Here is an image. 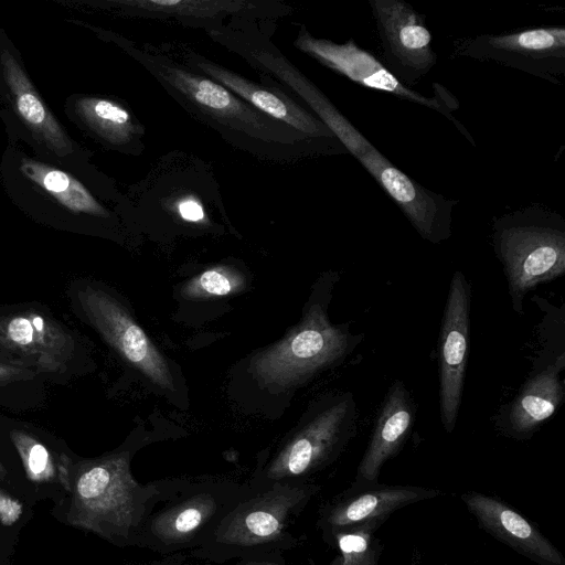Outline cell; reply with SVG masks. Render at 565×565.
Wrapping results in <instances>:
<instances>
[{"label":"cell","mask_w":565,"mask_h":565,"mask_svg":"<svg viewBox=\"0 0 565 565\" xmlns=\"http://www.w3.org/2000/svg\"><path fill=\"white\" fill-rule=\"evenodd\" d=\"M492 243L518 315L530 290L565 271V221L554 211L530 206L494 218Z\"/></svg>","instance_id":"obj_1"},{"label":"cell","mask_w":565,"mask_h":565,"mask_svg":"<svg viewBox=\"0 0 565 565\" xmlns=\"http://www.w3.org/2000/svg\"><path fill=\"white\" fill-rule=\"evenodd\" d=\"M58 470L71 491V524L100 534L130 526L136 484L125 454L76 463L62 455Z\"/></svg>","instance_id":"obj_2"},{"label":"cell","mask_w":565,"mask_h":565,"mask_svg":"<svg viewBox=\"0 0 565 565\" xmlns=\"http://www.w3.org/2000/svg\"><path fill=\"white\" fill-rule=\"evenodd\" d=\"M362 341L348 326L332 324L315 302L285 339L255 356L253 371L265 384H295L341 362Z\"/></svg>","instance_id":"obj_3"},{"label":"cell","mask_w":565,"mask_h":565,"mask_svg":"<svg viewBox=\"0 0 565 565\" xmlns=\"http://www.w3.org/2000/svg\"><path fill=\"white\" fill-rule=\"evenodd\" d=\"M141 62L164 85L195 106L200 113L252 138L282 143L310 139L262 114L221 84L188 71L166 57L141 52Z\"/></svg>","instance_id":"obj_4"},{"label":"cell","mask_w":565,"mask_h":565,"mask_svg":"<svg viewBox=\"0 0 565 565\" xmlns=\"http://www.w3.org/2000/svg\"><path fill=\"white\" fill-rule=\"evenodd\" d=\"M295 46L320 64L348 77L359 85L393 94L405 100L436 110L451 120L461 134L475 145L473 139L462 125L454 117L459 108L455 95L440 84H435L434 96H424L402 83L380 60L372 53L361 49L353 39L339 44L330 40L313 36L301 28Z\"/></svg>","instance_id":"obj_5"},{"label":"cell","mask_w":565,"mask_h":565,"mask_svg":"<svg viewBox=\"0 0 565 565\" xmlns=\"http://www.w3.org/2000/svg\"><path fill=\"white\" fill-rule=\"evenodd\" d=\"M458 54L492 61L559 85L565 76V28L482 34L466 41Z\"/></svg>","instance_id":"obj_6"},{"label":"cell","mask_w":565,"mask_h":565,"mask_svg":"<svg viewBox=\"0 0 565 565\" xmlns=\"http://www.w3.org/2000/svg\"><path fill=\"white\" fill-rule=\"evenodd\" d=\"M77 299L90 324L122 359L161 388L173 390L163 355L114 297L85 286L77 291Z\"/></svg>","instance_id":"obj_7"},{"label":"cell","mask_w":565,"mask_h":565,"mask_svg":"<svg viewBox=\"0 0 565 565\" xmlns=\"http://www.w3.org/2000/svg\"><path fill=\"white\" fill-rule=\"evenodd\" d=\"M356 416V404L350 392L326 402L279 454L270 476L301 475L335 457L355 435Z\"/></svg>","instance_id":"obj_8"},{"label":"cell","mask_w":565,"mask_h":565,"mask_svg":"<svg viewBox=\"0 0 565 565\" xmlns=\"http://www.w3.org/2000/svg\"><path fill=\"white\" fill-rule=\"evenodd\" d=\"M471 288L466 276L452 275L439 334V411L444 429L454 431L462 398L469 352Z\"/></svg>","instance_id":"obj_9"},{"label":"cell","mask_w":565,"mask_h":565,"mask_svg":"<svg viewBox=\"0 0 565 565\" xmlns=\"http://www.w3.org/2000/svg\"><path fill=\"white\" fill-rule=\"evenodd\" d=\"M370 6L387 68L404 84L426 75L437 55L425 17L402 0H371Z\"/></svg>","instance_id":"obj_10"},{"label":"cell","mask_w":565,"mask_h":565,"mask_svg":"<svg viewBox=\"0 0 565 565\" xmlns=\"http://www.w3.org/2000/svg\"><path fill=\"white\" fill-rule=\"evenodd\" d=\"M355 158L396 203L422 238L439 244L451 236L452 209L457 201L417 183L373 145Z\"/></svg>","instance_id":"obj_11"},{"label":"cell","mask_w":565,"mask_h":565,"mask_svg":"<svg viewBox=\"0 0 565 565\" xmlns=\"http://www.w3.org/2000/svg\"><path fill=\"white\" fill-rule=\"evenodd\" d=\"M0 351L35 372L64 373L74 356L75 341L52 317L26 310L0 317Z\"/></svg>","instance_id":"obj_12"},{"label":"cell","mask_w":565,"mask_h":565,"mask_svg":"<svg viewBox=\"0 0 565 565\" xmlns=\"http://www.w3.org/2000/svg\"><path fill=\"white\" fill-rule=\"evenodd\" d=\"M188 63L209 78L221 84L248 105L310 139L338 140L316 116L285 94L260 86L204 57L188 53Z\"/></svg>","instance_id":"obj_13"},{"label":"cell","mask_w":565,"mask_h":565,"mask_svg":"<svg viewBox=\"0 0 565 565\" xmlns=\"http://www.w3.org/2000/svg\"><path fill=\"white\" fill-rule=\"evenodd\" d=\"M461 499L484 531L518 553L540 565H565L564 556L550 540L504 501L472 491Z\"/></svg>","instance_id":"obj_14"},{"label":"cell","mask_w":565,"mask_h":565,"mask_svg":"<svg viewBox=\"0 0 565 565\" xmlns=\"http://www.w3.org/2000/svg\"><path fill=\"white\" fill-rule=\"evenodd\" d=\"M564 367L565 355L561 352L530 374L516 396L500 412L497 426L504 435L530 438L555 413L565 395L561 381Z\"/></svg>","instance_id":"obj_15"},{"label":"cell","mask_w":565,"mask_h":565,"mask_svg":"<svg viewBox=\"0 0 565 565\" xmlns=\"http://www.w3.org/2000/svg\"><path fill=\"white\" fill-rule=\"evenodd\" d=\"M416 412V403L404 382L394 380L384 396L354 483L379 482L383 465L396 456L406 441L415 424Z\"/></svg>","instance_id":"obj_16"},{"label":"cell","mask_w":565,"mask_h":565,"mask_svg":"<svg viewBox=\"0 0 565 565\" xmlns=\"http://www.w3.org/2000/svg\"><path fill=\"white\" fill-rule=\"evenodd\" d=\"M244 56L294 89L354 157L372 143L335 108L328 97L279 52L264 46L247 50Z\"/></svg>","instance_id":"obj_17"},{"label":"cell","mask_w":565,"mask_h":565,"mask_svg":"<svg viewBox=\"0 0 565 565\" xmlns=\"http://www.w3.org/2000/svg\"><path fill=\"white\" fill-rule=\"evenodd\" d=\"M440 494L439 490L417 486L354 483L329 512L327 522L335 531L374 519L386 520L403 507Z\"/></svg>","instance_id":"obj_18"},{"label":"cell","mask_w":565,"mask_h":565,"mask_svg":"<svg viewBox=\"0 0 565 565\" xmlns=\"http://www.w3.org/2000/svg\"><path fill=\"white\" fill-rule=\"evenodd\" d=\"M1 61L6 82L21 118L58 157L70 154L73 150L71 140L45 106L23 68L7 51L3 52Z\"/></svg>","instance_id":"obj_19"},{"label":"cell","mask_w":565,"mask_h":565,"mask_svg":"<svg viewBox=\"0 0 565 565\" xmlns=\"http://www.w3.org/2000/svg\"><path fill=\"white\" fill-rule=\"evenodd\" d=\"M20 170L70 211L108 216L103 205L70 173L32 159H23Z\"/></svg>","instance_id":"obj_20"},{"label":"cell","mask_w":565,"mask_h":565,"mask_svg":"<svg viewBox=\"0 0 565 565\" xmlns=\"http://www.w3.org/2000/svg\"><path fill=\"white\" fill-rule=\"evenodd\" d=\"M111 3L127 12L145 17L215 19L252 10L244 0H117Z\"/></svg>","instance_id":"obj_21"},{"label":"cell","mask_w":565,"mask_h":565,"mask_svg":"<svg viewBox=\"0 0 565 565\" xmlns=\"http://www.w3.org/2000/svg\"><path fill=\"white\" fill-rule=\"evenodd\" d=\"M75 108L81 119L110 143H127L138 132L130 113L110 99L83 97L77 99Z\"/></svg>","instance_id":"obj_22"},{"label":"cell","mask_w":565,"mask_h":565,"mask_svg":"<svg viewBox=\"0 0 565 565\" xmlns=\"http://www.w3.org/2000/svg\"><path fill=\"white\" fill-rule=\"evenodd\" d=\"M385 519H374L334 531L340 550L338 565H379L382 553L376 530Z\"/></svg>","instance_id":"obj_23"},{"label":"cell","mask_w":565,"mask_h":565,"mask_svg":"<svg viewBox=\"0 0 565 565\" xmlns=\"http://www.w3.org/2000/svg\"><path fill=\"white\" fill-rule=\"evenodd\" d=\"M10 439L15 447L26 477L34 482L52 481L57 473L51 451L32 435L13 429Z\"/></svg>","instance_id":"obj_24"},{"label":"cell","mask_w":565,"mask_h":565,"mask_svg":"<svg viewBox=\"0 0 565 565\" xmlns=\"http://www.w3.org/2000/svg\"><path fill=\"white\" fill-rule=\"evenodd\" d=\"M245 278L228 266L207 269L193 278L184 288L183 295L189 298L222 297L244 288Z\"/></svg>","instance_id":"obj_25"},{"label":"cell","mask_w":565,"mask_h":565,"mask_svg":"<svg viewBox=\"0 0 565 565\" xmlns=\"http://www.w3.org/2000/svg\"><path fill=\"white\" fill-rule=\"evenodd\" d=\"M281 522L277 513L269 510H255L249 512L244 519V526L247 533L259 539L277 534Z\"/></svg>","instance_id":"obj_26"},{"label":"cell","mask_w":565,"mask_h":565,"mask_svg":"<svg viewBox=\"0 0 565 565\" xmlns=\"http://www.w3.org/2000/svg\"><path fill=\"white\" fill-rule=\"evenodd\" d=\"M204 515V507L199 504L185 507L173 518L171 529L175 534H186L202 523Z\"/></svg>","instance_id":"obj_27"},{"label":"cell","mask_w":565,"mask_h":565,"mask_svg":"<svg viewBox=\"0 0 565 565\" xmlns=\"http://www.w3.org/2000/svg\"><path fill=\"white\" fill-rule=\"evenodd\" d=\"M35 375L36 372L28 366L0 362V386L14 382L29 381L34 379Z\"/></svg>","instance_id":"obj_28"},{"label":"cell","mask_w":565,"mask_h":565,"mask_svg":"<svg viewBox=\"0 0 565 565\" xmlns=\"http://www.w3.org/2000/svg\"><path fill=\"white\" fill-rule=\"evenodd\" d=\"M178 213L186 222L198 223L205 220L203 206L195 199L188 196L178 204Z\"/></svg>","instance_id":"obj_29"},{"label":"cell","mask_w":565,"mask_h":565,"mask_svg":"<svg viewBox=\"0 0 565 565\" xmlns=\"http://www.w3.org/2000/svg\"><path fill=\"white\" fill-rule=\"evenodd\" d=\"M20 515V505L11 499L0 494V520L6 524L15 521Z\"/></svg>","instance_id":"obj_30"},{"label":"cell","mask_w":565,"mask_h":565,"mask_svg":"<svg viewBox=\"0 0 565 565\" xmlns=\"http://www.w3.org/2000/svg\"><path fill=\"white\" fill-rule=\"evenodd\" d=\"M4 476H6V469L2 466V463L0 462V478H3Z\"/></svg>","instance_id":"obj_31"}]
</instances>
